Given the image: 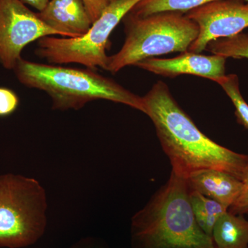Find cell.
<instances>
[{"instance_id":"ac0fdd59","label":"cell","mask_w":248,"mask_h":248,"mask_svg":"<svg viewBox=\"0 0 248 248\" xmlns=\"http://www.w3.org/2000/svg\"><path fill=\"white\" fill-rule=\"evenodd\" d=\"M228 211L238 215L248 214V169L246 177L243 181V188L241 194L234 203L228 209Z\"/></svg>"},{"instance_id":"44dd1931","label":"cell","mask_w":248,"mask_h":248,"mask_svg":"<svg viewBox=\"0 0 248 248\" xmlns=\"http://www.w3.org/2000/svg\"><path fill=\"white\" fill-rule=\"evenodd\" d=\"M71 248H93V246L88 242V241H83L81 242L78 243V244L75 245Z\"/></svg>"},{"instance_id":"9c48e42d","label":"cell","mask_w":248,"mask_h":248,"mask_svg":"<svg viewBox=\"0 0 248 248\" xmlns=\"http://www.w3.org/2000/svg\"><path fill=\"white\" fill-rule=\"evenodd\" d=\"M226 60L220 55H204L187 50L175 58L146 59L135 66L165 78L192 75L214 81L226 76Z\"/></svg>"},{"instance_id":"3957f363","label":"cell","mask_w":248,"mask_h":248,"mask_svg":"<svg viewBox=\"0 0 248 248\" xmlns=\"http://www.w3.org/2000/svg\"><path fill=\"white\" fill-rule=\"evenodd\" d=\"M13 71L21 84L46 93L54 110H78L87 103L103 99L144 113L142 97L95 70L36 63L22 58Z\"/></svg>"},{"instance_id":"52a82bcc","label":"cell","mask_w":248,"mask_h":248,"mask_svg":"<svg viewBox=\"0 0 248 248\" xmlns=\"http://www.w3.org/2000/svg\"><path fill=\"white\" fill-rule=\"evenodd\" d=\"M53 35H60L22 0H0V63L4 68L13 71L27 45Z\"/></svg>"},{"instance_id":"ba28073f","label":"cell","mask_w":248,"mask_h":248,"mask_svg":"<svg viewBox=\"0 0 248 248\" xmlns=\"http://www.w3.org/2000/svg\"><path fill=\"white\" fill-rule=\"evenodd\" d=\"M197 23L198 37L188 51L200 53L211 41L231 37L248 28V1L242 0H216L186 13Z\"/></svg>"},{"instance_id":"6da1fadb","label":"cell","mask_w":248,"mask_h":248,"mask_svg":"<svg viewBox=\"0 0 248 248\" xmlns=\"http://www.w3.org/2000/svg\"><path fill=\"white\" fill-rule=\"evenodd\" d=\"M143 98L144 113L153 122L172 170L187 178L203 170L229 173L244 181L248 169V155L218 144L197 128L179 107L167 85L158 81Z\"/></svg>"},{"instance_id":"7a4b0ae2","label":"cell","mask_w":248,"mask_h":248,"mask_svg":"<svg viewBox=\"0 0 248 248\" xmlns=\"http://www.w3.org/2000/svg\"><path fill=\"white\" fill-rule=\"evenodd\" d=\"M130 240L132 248H217L196 221L187 178L172 170L132 217Z\"/></svg>"},{"instance_id":"e0dca14e","label":"cell","mask_w":248,"mask_h":248,"mask_svg":"<svg viewBox=\"0 0 248 248\" xmlns=\"http://www.w3.org/2000/svg\"><path fill=\"white\" fill-rule=\"evenodd\" d=\"M19 97L14 91L0 87V117H6L14 113L19 107Z\"/></svg>"},{"instance_id":"30bf717a","label":"cell","mask_w":248,"mask_h":248,"mask_svg":"<svg viewBox=\"0 0 248 248\" xmlns=\"http://www.w3.org/2000/svg\"><path fill=\"white\" fill-rule=\"evenodd\" d=\"M37 14L45 24L64 37L83 35L93 24L82 0H50Z\"/></svg>"},{"instance_id":"8992f818","label":"cell","mask_w":248,"mask_h":248,"mask_svg":"<svg viewBox=\"0 0 248 248\" xmlns=\"http://www.w3.org/2000/svg\"><path fill=\"white\" fill-rule=\"evenodd\" d=\"M141 0H112L89 31L79 37L53 36L37 41L35 54L50 64L79 63L91 69L106 70L109 38L119 23Z\"/></svg>"},{"instance_id":"ffe728a7","label":"cell","mask_w":248,"mask_h":248,"mask_svg":"<svg viewBox=\"0 0 248 248\" xmlns=\"http://www.w3.org/2000/svg\"><path fill=\"white\" fill-rule=\"evenodd\" d=\"M22 1L24 4L31 5L40 12L45 9L50 0H22Z\"/></svg>"},{"instance_id":"277c9868","label":"cell","mask_w":248,"mask_h":248,"mask_svg":"<svg viewBox=\"0 0 248 248\" xmlns=\"http://www.w3.org/2000/svg\"><path fill=\"white\" fill-rule=\"evenodd\" d=\"M122 21L125 42L120 51L108 57L106 68L113 74L146 59L187 51L200 32L197 23L182 12L166 11L146 17L128 13Z\"/></svg>"},{"instance_id":"d6986e66","label":"cell","mask_w":248,"mask_h":248,"mask_svg":"<svg viewBox=\"0 0 248 248\" xmlns=\"http://www.w3.org/2000/svg\"><path fill=\"white\" fill-rule=\"evenodd\" d=\"M112 0H82L93 24L100 17L103 11Z\"/></svg>"},{"instance_id":"5bb4252c","label":"cell","mask_w":248,"mask_h":248,"mask_svg":"<svg viewBox=\"0 0 248 248\" xmlns=\"http://www.w3.org/2000/svg\"><path fill=\"white\" fill-rule=\"evenodd\" d=\"M216 0H141L129 14L138 17H146L157 13L174 11L184 14ZM248 1V0H242Z\"/></svg>"},{"instance_id":"9a60e30c","label":"cell","mask_w":248,"mask_h":248,"mask_svg":"<svg viewBox=\"0 0 248 248\" xmlns=\"http://www.w3.org/2000/svg\"><path fill=\"white\" fill-rule=\"evenodd\" d=\"M205 50L227 59L248 60V33L241 32L231 37L211 41L207 45Z\"/></svg>"},{"instance_id":"7c38bea8","label":"cell","mask_w":248,"mask_h":248,"mask_svg":"<svg viewBox=\"0 0 248 248\" xmlns=\"http://www.w3.org/2000/svg\"><path fill=\"white\" fill-rule=\"evenodd\" d=\"M212 239L217 248H248V221L227 211L214 227Z\"/></svg>"},{"instance_id":"4fadbf2b","label":"cell","mask_w":248,"mask_h":248,"mask_svg":"<svg viewBox=\"0 0 248 248\" xmlns=\"http://www.w3.org/2000/svg\"><path fill=\"white\" fill-rule=\"evenodd\" d=\"M190 200L199 226L205 234L212 237L217 221L228 209L216 201L190 190Z\"/></svg>"},{"instance_id":"8fae6325","label":"cell","mask_w":248,"mask_h":248,"mask_svg":"<svg viewBox=\"0 0 248 248\" xmlns=\"http://www.w3.org/2000/svg\"><path fill=\"white\" fill-rule=\"evenodd\" d=\"M191 191L199 192L229 209L241 194L243 182L226 172L203 170L187 177Z\"/></svg>"},{"instance_id":"2e32d148","label":"cell","mask_w":248,"mask_h":248,"mask_svg":"<svg viewBox=\"0 0 248 248\" xmlns=\"http://www.w3.org/2000/svg\"><path fill=\"white\" fill-rule=\"evenodd\" d=\"M231 99L235 108V116L238 123L248 130V104L241 94L239 77L235 74L221 77L214 80Z\"/></svg>"},{"instance_id":"5b68a950","label":"cell","mask_w":248,"mask_h":248,"mask_svg":"<svg viewBox=\"0 0 248 248\" xmlns=\"http://www.w3.org/2000/svg\"><path fill=\"white\" fill-rule=\"evenodd\" d=\"M45 187L37 179L21 174H0V248H23L35 244L47 226Z\"/></svg>"}]
</instances>
